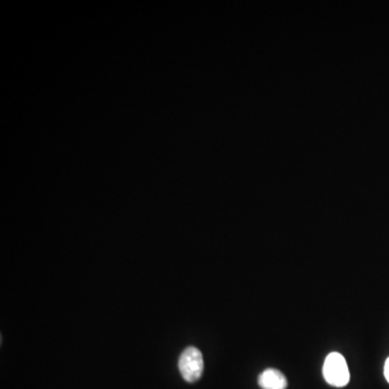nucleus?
Returning <instances> with one entry per match:
<instances>
[{
	"label": "nucleus",
	"instance_id": "2",
	"mask_svg": "<svg viewBox=\"0 0 389 389\" xmlns=\"http://www.w3.org/2000/svg\"><path fill=\"white\" fill-rule=\"evenodd\" d=\"M203 363L202 354L196 347H187L182 353L179 360V369L183 379L189 383L197 382L202 375Z\"/></svg>",
	"mask_w": 389,
	"mask_h": 389
},
{
	"label": "nucleus",
	"instance_id": "1",
	"mask_svg": "<svg viewBox=\"0 0 389 389\" xmlns=\"http://www.w3.org/2000/svg\"><path fill=\"white\" fill-rule=\"evenodd\" d=\"M322 372L323 377L331 386L344 387L349 382V370L345 358L340 354H329L323 363Z\"/></svg>",
	"mask_w": 389,
	"mask_h": 389
},
{
	"label": "nucleus",
	"instance_id": "4",
	"mask_svg": "<svg viewBox=\"0 0 389 389\" xmlns=\"http://www.w3.org/2000/svg\"><path fill=\"white\" fill-rule=\"evenodd\" d=\"M384 375L386 377L387 382L389 383V358L386 360V363H385Z\"/></svg>",
	"mask_w": 389,
	"mask_h": 389
},
{
	"label": "nucleus",
	"instance_id": "3",
	"mask_svg": "<svg viewBox=\"0 0 389 389\" xmlns=\"http://www.w3.org/2000/svg\"><path fill=\"white\" fill-rule=\"evenodd\" d=\"M259 385L262 389H286L288 381L278 370L266 369L259 377Z\"/></svg>",
	"mask_w": 389,
	"mask_h": 389
}]
</instances>
